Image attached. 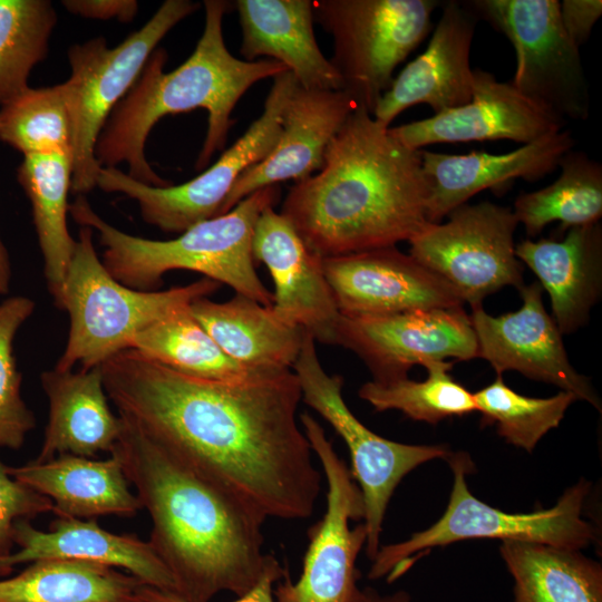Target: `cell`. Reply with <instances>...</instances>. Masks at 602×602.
<instances>
[{
    "label": "cell",
    "instance_id": "obj_7",
    "mask_svg": "<svg viewBox=\"0 0 602 602\" xmlns=\"http://www.w3.org/2000/svg\"><path fill=\"white\" fill-rule=\"evenodd\" d=\"M454 485L447 508L429 528L414 533L408 540L380 546L371 561L368 577L387 576L390 583L404 574L421 554L434 546L468 538H499L538 543L561 548L581 550L596 537L595 528L582 517L590 483L579 480L567 488L555 506L532 513H506L476 498L465 476L473 469L468 455L447 458Z\"/></svg>",
    "mask_w": 602,
    "mask_h": 602
},
{
    "label": "cell",
    "instance_id": "obj_22",
    "mask_svg": "<svg viewBox=\"0 0 602 602\" xmlns=\"http://www.w3.org/2000/svg\"><path fill=\"white\" fill-rule=\"evenodd\" d=\"M574 143L572 133L563 128L504 154L458 155L419 149L427 185L428 223H441L454 208L484 190L502 188L517 178H543L559 167Z\"/></svg>",
    "mask_w": 602,
    "mask_h": 602
},
{
    "label": "cell",
    "instance_id": "obj_10",
    "mask_svg": "<svg viewBox=\"0 0 602 602\" xmlns=\"http://www.w3.org/2000/svg\"><path fill=\"white\" fill-rule=\"evenodd\" d=\"M302 401L315 410L346 443L351 475L363 502L365 550L372 561L380 548V535L388 503L401 479L417 466L447 459L445 445H408L386 439L366 427L342 397L343 378L323 369L313 336L305 331L300 353L292 367Z\"/></svg>",
    "mask_w": 602,
    "mask_h": 602
},
{
    "label": "cell",
    "instance_id": "obj_34",
    "mask_svg": "<svg viewBox=\"0 0 602 602\" xmlns=\"http://www.w3.org/2000/svg\"><path fill=\"white\" fill-rule=\"evenodd\" d=\"M56 23L48 0H0V107L29 87Z\"/></svg>",
    "mask_w": 602,
    "mask_h": 602
},
{
    "label": "cell",
    "instance_id": "obj_5",
    "mask_svg": "<svg viewBox=\"0 0 602 602\" xmlns=\"http://www.w3.org/2000/svg\"><path fill=\"white\" fill-rule=\"evenodd\" d=\"M279 185L255 191L229 212L202 221L172 240H149L127 234L107 223L84 195L69 204L80 226L98 232L105 247L103 264L119 283L153 291L172 270H188L231 287L264 307H272V293L259 278L252 254V237L261 213L275 206Z\"/></svg>",
    "mask_w": 602,
    "mask_h": 602
},
{
    "label": "cell",
    "instance_id": "obj_29",
    "mask_svg": "<svg viewBox=\"0 0 602 602\" xmlns=\"http://www.w3.org/2000/svg\"><path fill=\"white\" fill-rule=\"evenodd\" d=\"M71 175V152L26 155L17 171L18 181L31 204L45 276L56 305L76 245L67 226Z\"/></svg>",
    "mask_w": 602,
    "mask_h": 602
},
{
    "label": "cell",
    "instance_id": "obj_25",
    "mask_svg": "<svg viewBox=\"0 0 602 602\" xmlns=\"http://www.w3.org/2000/svg\"><path fill=\"white\" fill-rule=\"evenodd\" d=\"M515 254L548 293L552 318L562 334L588 323L602 290L600 222L570 227L562 240L525 239L515 245Z\"/></svg>",
    "mask_w": 602,
    "mask_h": 602
},
{
    "label": "cell",
    "instance_id": "obj_41",
    "mask_svg": "<svg viewBox=\"0 0 602 602\" xmlns=\"http://www.w3.org/2000/svg\"><path fill=\"white\" fill-rule=\"evenodd\" d=\"M559 12L563 28L573 43L581 48L590 38L602 16L601 0H562Z\"/></svg>",
    "mask_w": 602,
    "mask_h": 602
},
{
    "label": "cell",
    "instance_id": "obj_19",
    "mask_svg": "<svg viewBox=\"0 0 602 602\" xmlns=\"http://www.w3.org/2000/svg\"><path fill=\"white\" fill-rule=\"evenodd\" d=\"M252 254L269 270L274 283L272 311L283 322L309 331L314 340L334 344L340 318L326 279L322 259L304 244L293 225L274 206L258 219Z\"/></svg>",
    "mask_w": 602,
    "mask_h": 602
},
{
    "label": "cell",
    "instance_id": "obj_44",
    "mask_svg": "<svg viewBox=\"0 0 602 602\" xmlns=\"http://www.w3.org/2000/svg\"><path fill=\"white\" fill-rule=\"evenodd\" d=\"M11 276V268L8 251L0 236V294H4L9 290Z\"/></svg>",
    "mask_w": 602,
    "mask_h": 602
},
{
    "label": "cell",
    "instance_id": "obj_33",
    "mask_svg": "<svg viewBox=\"0 0 602 602\" xmlns=\"http://www.w3.org/2000/svg\"><path fill=\"white\" fill-rule=\"evenodd\" d=\"M559 177L550 185L521 193L513 213L528 237L560 222L563 231L595 224L602 216V165L582 151L571 149L559 162Z\"/></svg>",
    "mask_w": 602,
    "mask_h": 602
},
{
    "label": "cell",
    "instance_id": "obj_38",
    "mask_svg": "<svg viewBox=\"0 0 602 602\" xmlns=\"http://www.w3.org/2000/svg\"><path fill=\"white\" fill-rule=\"evenodd\" d=\"M35 302L12 297L0 303V447L19 449L36 427L33 412L21 397V373L13 355L17 331L32 314Z\"/></svg>",
    "mask_w": 602,
    "mask_h": 602
},
{
    "label": "cell",
    "instance_id": "obj_32",
    "mask_svg": "<svg viewBox=\"0 0 602 602\" xmlns=\"http://www.w3.org/2000/svg\"><path fill=\"white\" fill-rule=\"evenodd\" d=\"M177 372L220 382H241L278 370H255L230 358L193 317L190 305L137 333L129 348Z\"/></svg>",
    "mask_w": 602,
    "mask_h": 602
},
{
    "label": "cell",
    "instance_id": "obj_35",
    "mask_svg": "<svg viewBox=\"0 0 602 602\" xmlns=\"http://www.w3.org/2000/svg\"><path fill=\"white\" fill-rule=\"evenodd\" d=\"M424 367L428 372L424 381L408 377L389 382L371 380L360 387L359 397L377 411L396 409L414 420L429 424L476 410L474 394L449 375L453 362L436 360Z\"/></svg>",
    "mask_w": 602,
    "mask_h": 602
},
{
    "label": "cell",
    "instance_id": "obj_17",
    "mask_svg": "<svg viewBox=\"0 0 602 602\" xmlns=\"http://www.w3.org/2000/svg\"><path fill=\"white\" fill-rule=\"evenodd\" d=\"M341 315H383L463 307L443 278L396 246L322 259Z\"/></svg>",
    "mask_w": 602,
    "mask_h": 602
},
{
    "label": "cell",
    "instance_id": "obj_16",
    "mask_svg": "<svg viewBox=\"0 0 602 602\" xmlns=\"http://www.w3.org/2000/svg\"><path fill=\"white\" fill-rule=\"evenodd\" d=\"M523 304L514 312L488 314L482 305L472 309L478 355L489 362L497 376L515 370L543 382L555 385L576 399L601 411V401L588 377L571 365L562 333L544 308L538 282L521 291Z\"/></svg>",
    "mask_w": 602,
    "mask_h": 602
},
{
    "label": "cell",
    "instance_id": "obj_3",
    "mask_svg": "<svg viewBox=\"0 0 602 602\" xmlns=\"http://www.w3.org/2000/svg\"><path fill=\"white\" fill-rule=\"evenodd\" d=\"M389 128L357 107L321 168L285 195L280 213L319 258L396 246L429 224L420 151Z\"/></svg>",
    "mask_w": 602,
    "mask_h": 602
},
{
    "label": "cell",
    "instance_id": "obj_36",
    "mask_svg": "<svg viewBox=\"0 0 602 602\" xmlns=\"http://www.w3.org/2000/svg\"><path fill=\"white\" fill-rule=\"evenodd\" d=\"M0 140L26 155L71 152L65 86L28 87L0 107Z\"/></svg>",
    "mask_w": 602,
    "mask_h": 602
},
{
    "label": "cell",
    "instance_id": "obj_13",
    "mask_svg": "<svg viewBox=\"0 0 602 602\" xmlns=\"http://www.w3.org/2000/svg\"><path fill=\"white\" fill-rule=\"evenodd\" d=\"M463 3L512 43L516 66L511 82L517 90L564 122L589 117V87L580 48L563 28L559 0Z\"/></svg>",
    "mask_w": 602,
    "mask_h": 602
},
{
    "label": "cell",
    "instance_id": "obj_1",
    "mask_svg": "<svg viewBox=\"0 0 602 602\" xmlns=\"http://www.w3.org/2000/svg\"><path fill=\"white\" fill-rule=\"evenodd\" d=\"M108 398L169 454L265 520H305L322 475L301 430L291 369L220 382L177 372L127 349L99 366Z\"/></svg>",
    "mask_w": 602,
    "mask_h": 602
},
{
    "label": "cell",
    "instance_id": "obj_23",
    "mask_svg": "<svg viewBox=\"0 0 602 602\" xmlns=\"http://www.w3.org/2000/svg\"><path fill=\"white\" fill-rule=\"evenodd\" d=\"M13 541L19 550L0 556L1 576L21 563L66 559L123 569L146 585L177 592L174 576L148 541L106 531L96 520L57 516L47 532L33 527L29 520H19Z\"/></svg>",
    "mask_w": 602,
    "mask_h": 602
},
{
    "label": "cell",
    "instance_id": "obj_28",
    "mask_svg": "<svg viewBox=\"0 0 602 602\" xmlns=\"http://www.w3.org/2000/svg\"><path fill=\"white\" fill-rule=\"evenodd\" d=\"M190 310L230 358L255 370L291 369L307 331L280 320L271 307L237 293L225 302L201 298Z\"/></svg>",
    "mask_w": 602,
    "mask_h": 602
},
{
    "label": "cell",
    "instance_id": "obj_6",
    "mask_svg": "<svg viewBox=\"0 0 602 602\" xmlns=\"http://www.w3.org/2000/svg\"><path fill=\"white\" fill-rule=\"evenodd\" d=\"M221 283L203 276L165 291L128 288L104 266L93 242V230L81 226L67 268L59 310L70 318L66 348L56 363L60 371L98 367L129 348L133 338L169 314L207 298Z\"/></svg>",
    "mask_w": 602,
    "mask_h": 602
},
{
    "label": "cell",
    "instance_id": "obj_40",
    "mask_svg": "<svg viewBox=\"0 0 602 602\" xmlns=\"http://www.w3.org/2000/svg\"><path fill=\"white\" fill-rule=\"evenodd\" d=\"M288 572L278 559L270 554L265 570L258 583L244 595L233 602H274V583L279 582ZM144 602H186L175 593L162 591L144 584L140 589Z\"/></svg>",
    "mask_w": 602,
    "mask_h": 602
},
{
    "label": "cell",
    "instance_id": "obj_4",
    "mask_svg": "<svg viewBox=\"0 0 602 602\" xmlns=\"http://www.w3.org/2000/svg\"><path fill=\"white\" fill-rule=\"evenodd\" d=\"M205 25L193 54L176 69L164 72L167 54L157 48L139 77L107 119L96 144L101 167L128 165V175L147 185H171L149 165L145 143L153 126L164 116L203 108L207 111L206 136L195 168L203 169L223 151L235 123L232 111L255 82L288 71L271 59L246 61L234 57L223 37V18L232 3L205 0Z\"/></svg>",
    "mask_w": 602,
    "mask_h": 602
},
{
    "label": "cell",
    "instance_id": "obj_18",
    "mask_svg": "<svg viewBox=\"0 0 602 602\" xmlns=\"http://www.w3.org/2000/svg\"><path fill=\"white\" fill-rule=\"evenodd\" d=\"M565 122L517 90L511 81L474 69L470 100L431 117L390 127L411 149L438 143L512 140L522 145L564 128Z\"/></svg>",
    "mask_w": 602,
    "mask_h": 602
},
{
    "label": "cell",
    "instance_id": "obj_24",
    "mask_svg": "<svg viewBox=\"0 0 602 602\" xmlns=\"http://www.w3.org/2000/svg\"><path fill=\"white\" fill-rule=\"evenodd\" d=\"M241 55L282 64L305 89L341 90V79L320 50L313 30V1L236 0Z\"/></svg>",
    "mask_w": 602,
    "mask_h": 602
},
{
    "label": "cell",
    "instance_id": "obj_37",
    "mask_svg": "<svg viewBox=\"0 0 602 602\" xmlns=\"http://www.w3.org/2000/svg\"><path fill=\"white\" fill-rule=\"evenodd\" d=\"M474 400L483 425L496 424L501 437L531 453L548 430L560 425L577 399L563 390L548 398L523 396L497 376L494 382L474 394Z\"/></svg>",
    "mask_w": 602,
    "mask_h": 602
},
{
    "label": "cell",
    "instance_id": "obj_26",
    "mask_svg": "<svg viewBox=\"0 0 602 602\" xmlns=\"http://www.w3.org/2000/svg\"><path fill=\"white\" fill-rule=\"evenodd\" d=\"M40 382L49 415L35 460L47 462L65 454L94 458L100 452L113 453L123 419L110 410L99 366L77 372L54 368L41 373Z\"/></svg>",
    "mask_w": 602,
    "mask_h": 602
},
{
    "label": "cell",
    "instance_id": "obj_21",
    "mask_svg": "<svg viewBox=\"0 0 602 602\" xmlns=\"http://www.w3.org/2000/svg\"><path fill=\"white\" fill-rule=\"evenodd\" d=\"M357 108L342 90L305 89L299 85L281 116V133L271 153L237 178L219 215L232 210L258 190L318 172L328 145Z\"/></svg>",
    "mask_w": 602,
    "mask_h": 602
},
{
    "label": "cell",
    "instance_id": "obj_20",
    "mask_svg": "<svg viewBox=\"0 0 602 602\" xmlns=\"http://www.w3.org/2000/svg\"><path fill=\"white\" fill-rule=\"evenodd\" d=\"M478 18L459 1L441 4L426 49L394 78L372 116L390 127L407 108L425 104L436 114L467 104L474 69L469 56Z\"/></svg>",
    "mask_w": 602,
    "mask_h": 602
},
{
    "label": "cell",
    "instance_id": "obj_30",
    "mask_svg": "<svg viewBox=\"0 0 602 602\" xmlns=\"http://www.w3.org/2000/svg\"><path fill=\"white\" fill-rule=\"evenodd\" d=\"M143 585L134 575L105 564L46 559L0 580V602H144Z\"/></svg>",
    "mask_w": 602,
    "mask_h": 602
},
{
    "label": "cell",
    "instance_id": "obj_39",
    "mask_svg": "<svg viewBox=\"0 0 602 602\" xmlns=\"http://www.w3.org/2000/svg\"><path fill=\"white\" fill-rule=\"evenodd\" d=\"M52 508L50 498L13 478L0 460V556L11 553L17 521H31Z\"/></svg>",
    "mask_w": 602,
    "mask_h": 602
},
{
    "label": "cell",
    "instance_id": "obj_12",
    "mask_svg": "<svg viewBox=\"0 0 602 602\" xmlns=\"http://www.w3.org/2000/svg\"><path fill=\"white\" fill-rule=\"evenodd\" d=\"M272 79L261 116L214 164L193 179L157 187L136 181L116 167H101L97 186L135 200L143 220L163 232L183 233L217 216L237 178L250 166L263 161L280 136L282 111L298 81L290 71Z\"/></svg>",
    "mask_w": 602,
    "mask_h": 602
},
{
    "label": "cell",
    "instance_id": "obj_43",
    "mask_svg": "<svg viewBox=\"0 0 602 602\" xmlns=\"http://www.w3.org/2000/svg\"><path fill=\"white\" fill-rule=\"evenodd\" d=\"M360 602H410V595L402 590L381 595L375 589L368 586L362 590Z\"/></svg>",
    "mask_w": 602,
    "mask_h": 602
},
{
    "label": "cell",
    "instance_id": "obj_27",
    "mask_svg": "<svg viewBox=\"0 0 602 602\" xmlns=\"http://www.w3.org/2000/svg\"><path fill=\"white\" fill-rule=\"evenodd\" d=\"M8 470L17 480L50 498L52 512L59 517H134L143 508L115 455L96 460L65 454Z\"/></svg>",
    "mask_w": 602,
    "mask_h": 602
},
{
    "label": "cell",
    "instance_id": "obj_42",
    "mask_svg": "<svg viewBox=\"0 0 602 602\" xmlns=\"http://www.w3.org/2000/svg\"><path fill=\"white\" fill-rule=\"evenodd\" d=\"M62 6L71 13L90 19H117L128 22L138 10L135 0H64Z\"/></svg>",
    "mask_w": 602,
    "mask_h": 602
},
{
    "label": "cell",
    "instance_id": "obj_8",
    "mask_svg": "<svg viewBox=\"0 0 602 602\" xmlns=\"http://www.w3.org/2000/svg\"><path fill=\"white\" fill-rule=\"evenodd\" d=\"M198 7L190 0H166L140 29L114 48L104 38L69 48L71 75L64 86L72 130L74 193L85 195L97 186L101 166L95 148L107 119L137 80L158 42Z\"/></svg>",
    "mask_w": 602,
    "mask_h": 602
},
{
    "label": "cell",
    "instance_id": "obj_2",
    "mask_svg": "<svg viewBox=\"0 0 602 602\" xmlns=\"http://www.w3.org/2000/svg\"><path fill=\"white\" fill-rule=\"evenodd\" d=\"M119 415V414H118ZM111 453L152 520L149 543L186 602L247 593L262 576L265 518L151 439L125 416Z\"/></svg>",
    "mask_w": 602,
    "mask_h": 602
},
{
    "label": "cell",
    "instance_id": "obj_9",
    "mask_svg": "<svg viewBox=\"0 0 602 602\" xmlns=\"http://www.w3.org/2000/svg\"><path fill=\"white\" fill-rule=\"evenodd\" d=\"M437 0H317L313 16L332 36L341 90L371 115L396 67L431 31Z\"/></svg>",
    "mask_w": 602,
    "mask_h": 602
},
{
    "label": "cell",
    "instance_id": "obj_31",
    "mask_svg": "<svg viewBox=\"0 0 602 602\" xmlns=\"http://www.w3.org/2000/svg\"><path fill=\"white\" fill-rule=\"evenodd\" d=\"M514 602H602V567L579 550L503 541Z\"/></svg>",
    "mask_w": 602,
    "mask_h": 602
},
{
    "label": "cell",
    "instance_id": "obj_11",
    "mask_svg": "<svg viewBox=\"0 0 602 602\" xmlns=\"http://www.w3.org/2000/svg\"><path fill=\"white\" fill-rule=\"evenodd\" d=\"M300 421L327 482V505L321 520L308 530L309 544L302 572L295 582L285 575L273 589L274 602H360L357 557L366 544L363 502L344 460L339 457L322 426L310 414Z\"/></svg>",
    "mask_w": 602,
    "mask_h": 602
},
{
    "label": "cell",
    "instance_id": "obj_15",
    "mask_svg": "<svg viewBox=\"0 0 602 602\" xmlns=\"http://www.w3.org/2000/svg\"><path fill=\"white\" fill-rule=\"evenodd\" d=\"M334 344L357 353L373 381L406 378L414 365L478 355L477 338L463 307L414 310L383 315H340Z\"/></svg>",
    "mask_w": 602,
    "mask_h": 602
},
{
    "label": "cell",
    "instance_id": "obj_14",
    "mask_svg": "<svg viewBox=\"0 0 602 602\" xmlns=\"http://www.w3.org/2000/svg\"><path fill=\"white\" fill-rule=\"evenodd\" d=\"M446 217L408 241L416 261L447 281L472 309L505 287H525L512 208L489 201L465 203Z\"/></svg>",
    "mask_w": 602,
    "mask_h": 602
}]
</instances>
